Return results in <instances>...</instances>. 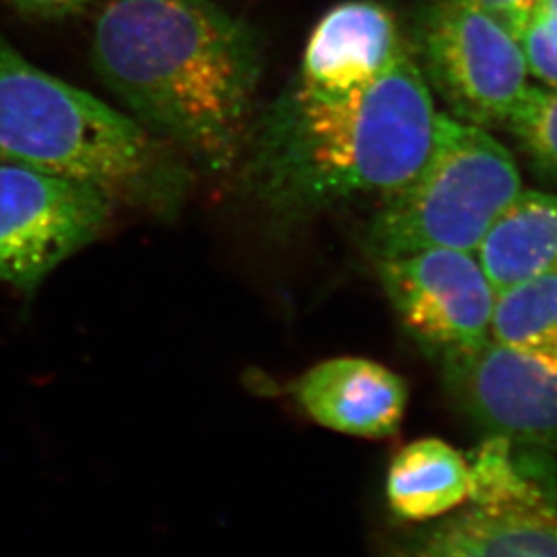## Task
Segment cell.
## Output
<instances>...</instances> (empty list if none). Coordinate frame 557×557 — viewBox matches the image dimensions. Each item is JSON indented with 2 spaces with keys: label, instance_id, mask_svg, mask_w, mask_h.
I'll use <instances>...</instances> for the list:
<instances>
[{
  "label": "cell",
  "instance_id": "cell-1",
  "mask_svg": "<svg viewBox=\"0 0 557 557\" xmlns=\"http://www.w3.org/2000/svg\"><path fill=\"white\" fill-rule=\"evenodd\" d=\"M91 59L133 119L183 161L225 172L242 160L263 49L215 0H109Z\"/></svg>",
  "mask_w": 557,
  "mask_h": 557
},
{
  "label": "cell",
  "instance_id": "cell-2",
  "mask_svg": "<svg viewBox=\"0 0 557 557\" xmlns=\"http://www.w3.org/2000/svg\"><path fill=\"white\" fill-rule=\"evenodd\" d=\"M433 92L406 49L370 86L337 100L283 89L256 114L243 180L284 223L360 198H386L422 169L436 133Z\"/></svg>",
  "mask_w": 557,
  "mask_h": 557
},
{
  "label": "cell",
  "instance_id": "cell-3",
  "mask_svg": "<svg viewBox=\"0 0 557 557\" xmlns=\"http://www.w3.org/2000/svg\"><path fill=\"white\" fill-rule=\"evenodd\" d=\"M0 163L84 183L171 215L190 185L185 161L120 113L27 62L0 33Z\"/></svg>",
  "mask_w": 557,
  "mask_h": 557
},
{
  "label": "cell",
  "instance_id": "cell-4",
  "mask_svg": "<svg viewBox=\"0 0 557 557\" xmlns=\"http://www.w3.org/2000/svg\"><path fill=\"white\" fill-rule=\"evenodd\" d=\"M520 190V169L502 141L438 113L428 160L404 187L382 198L366 247L375 261L433 248L476 252Z\"/></svg>",
  "mask_w": 557,
  "mask_h": 557
},
{
  "label": "cell",
  "instance_id": "cell-5",
  "mask_svg": "<svg viewBox=\"0 0 557 557\" xmlns=\"http://www.w3.org/2000/svg\"><path fill=\"white\" fill-rule=\"evenodd\" d=\"M471 466V494L393 545L386 557H557V476L545 450L491 438Z\"/></svg>",
  "mask_w": 557,
  "mask_h": 557
},
{
  "label": "cell",
  "instance_id": "cell-6",
  "mask_svg": "<svg viewBox=\"0 0 557 557\" xmlns=\"http://www.w3.org/2000/svg\"><path fill=\"white\" fill-rule=\"evenodd\" d=\"M418 67L450 116L502 127L529 87L518 38L466 0H434L417 29Z\"/></svg>",
  "mask_w": 557,
  "mask_h": 557
},
{
  "label": "cell",
  "instance_id": "cell-7",
  "mask_svg": "<svg viewBox=\"0 0 557 557\" xmlns=\"http://www.w3.org/2000/svg\"><path fill=\"white\" fill-rule=\"evenodd\" d=\"M95 187L0 163V283L33 292L113 218Z\"/></svg>",
  "mask_w": 557,
  "mask_h": 557
},
{
  "label": "cell",
  "instance_id": "cell-8",
  "mask_svg": "<svg viewBox=\"0 0 557 557\" xmlns=\"http://www.w3.org/2000/svg\"><path fill=\"white\" fill-rule=\"evenodd\" d=\"M438 364L450 400L491 438L521 449H556V359L488 337Z\"/></svg>",
  "mask_w": 557,
  "mask_h": 557
},
{
  "label": "cell",
  "instance_id": "cell-9",
  "mask_svg": "<svg viewBox=\"0 0 557 557\" xmlns=\"http://www.w3.org/2000/svg\"><path fill=\"white\" fill-rule=\"evenodd\" d=\"M376 272L406 332L436 362L491 337L498 294L476 252L433 248L381 259Z\"/></svg>",
  "mask_w": 557,
  "mask_h": 557
},
{
  "label": "cell",
  "instance_id": "cell-10",
  "mask_svg": "<svg viewBox=\"0 0 557 557\" xmlns=\"http://www.w3.org/2000/svg\"><path fill=\"white\" fill-rule=\"evenodd\" d=\"M406 49L387 8L373 0H346L317 22L288 89L315 100L348 97L375 82Z\"/></svg>",
  "mask_w": 557,
  "mask_h": 557
},
{
  "label": "cell",
  "instance_id": "cell-11",
  "mask_svg": "<svg viewBox=\"0 0 557 557\" xmlns=\"http://www.w3.org/2000/svg\"><path fill=\"white\" fill-rule=\"evenodd\" d=\"M295 403L322 428L359 438L397 433L408 406L403 376L375 360H324L295 381Z\"/></svg>",
  "mask_w": 557,
  "mask_h": 557
},
{
  "label": "cell",
  "instance_id": "cell-12",
  "mask_svg": "<svg viewBox=\"0 0 557 557\" xmlns=\"http://www.w3.org/2000/svg\"><path fill=\"white\" fill-rule=\"evenodd\" d=\"M476 258L496 294L557 267V194H516L488 226Z\"/></svg>",
  "mask_w": 557,
  "mask_h": 557
},
{
  "label": "cell",
  "instance_id": "cell-13",
  "mask_svg": "<svg viewBox=\"0 0 557 557\" xmlns=\"http://www.w3.org/2000/svg\"><path fill=\"white\" fill-rule=\"evenodd\" d=\"M471 494V466L444 440L422 438L393 458L386 498L393 515L428 523L466 504Z\"/></svg>",
  "mask_w": 557,
  "mask_h": 557
},
{
  "label": "cell",
  "instance_id": "cell-14",
  "mask_svg": "<svg viewBox=\"0 0 557 557\" xmlns=\"http://www.w3.org/2000/svg\"><path fill=\"white\" fill-rule=\"evenodd\" d=\"M491 338L557 360V267L496 295Z\"/></svg>",
  "mask_w": 557,
  "mask_h": 557
},
{
  "label": "cell",
  "instance_id": "cell-15",
  "mask_svg": "<svg viewBox=\"0 0 557 557\" xmlns=\"http://www.w3.org/2000/svg\"><path fill=\"white\" fill-rule=\"evenodd\" d=\"M505 127L534 172L557 183V89L529 84Z\"/></svg>",
  "mask_w": 557,
  "mask_h": 557
},
{
  "label": "cell",
  "instance_id": "cell-16",
  "mask_svg": "<svg viewBox=\"0 0 557 557\" xmlns=\"http://www.w3.org/2000/svg\"><path fill=\"white\" fill-rule=\"evenodd\" d=\"M529 75L557 89V16L532 11L520 37Z\"/></svg>",
  "mask_w": 557,
  "mask_h": 557
},
{
  "label": "cell",
  "instance_id": "cell-17",
  "mask_svg": "<svg viewBox=\"0 0 557 557\" xmlns=\"http://www.w3.org/2000/svg\"><path fill=\"white\" fill-rule=\"evenodd\" d=\"M466 2L498 22L499 26L518 40L536 5V0H466Z\"/></svg>",
  "mask_w": 557,
  "mask_h": 557
},
{
  "label": "cell",
  "instance_id": "cell-18",
  "mask_svg": "<svg viewBox=\"0 0 557 557\" xmlns=\"http://www.w3.org/2000/svg\"><path fill=\"white\" fill-rule=\"evenodd\" d=\"M5 2L26 15L64 18V16L78 15L97 0H5Z\"/></svg>",
  "mask_w": 557,
  "mask_h": 557
},
{
  "label": "cell",
  "instance_id": "cell-19",
  "mask_svg": "<svg viewBox=\"0 0 557 557\" xmlns=\"http://www.w3.org/2000/svg\"><path fill=\"white\" fill-rule=\"evenodd\" d=\"M534 10L542 11V13H548V15L557 16V0H536Z\"/></svg>",
  "mask_w": 557,
  "mask_h": 557
}]
</instances>
